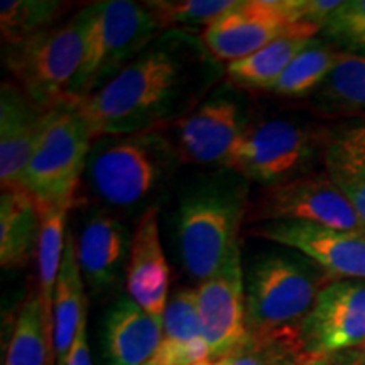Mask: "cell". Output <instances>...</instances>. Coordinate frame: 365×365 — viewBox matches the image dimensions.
<instances>
[{
    "instance_id": "6da1fadb",
    "label": "cell",
    "mask_w": 365,
    "mask_h": 365,
    "mask_svg": "<svg viewBox=\"0 0 365 365\" xmlns=\"http://www.w3.org/2000/svg\"><path fill=\"white\" fill-rule=\"evenodd\" d=\"M227 80V66L205 46L202 34L166 29L112 81L78 100L91 139L164 132Z\"/></svg>"
},
{
    "instance_id": "7a4b0ae2",
    "label": "cell",
    "mask_w": 365,
    "mask_h": 365,
    "mask_svg": "<svg viewBox=\"0 0 365 365\" xmlns=\"http://www.w3.org/2000/svg\"><path fill=\"white\" fill-rule=\"evenodd\" d=\"M182 166L185 161L166 132L97 137L91 143L76 200L118 220H140L170 196Z\"/></svg>"
},
{
    "instance_id": "3957f363",
    "label": "cell",
    "mask_w": 365,
    "mask_h": 365,
    "mask_svg": "<svg viewBox=\"0 0 365 365\" xmlns=\"http://www.w3.org/2000/svg\"><path fill=\"white\" fill-rule=\"evenodd\" d=\"M250 200V182L223 166L181 186L173 222L178 259L190 279H210L239 247Z\"/></svg>"
},
{
    "instance_id": "277c9868",
    "label": "cell",
    "mask_w": 365,
    "mask_h": 365,
    "mask_svg": "<svg viewBox=\"0 0 365 365\" xmlns=\"http://www.w3.org/2000/svg\"><path fill=\"white\" fill-rule=\"evenodd\" d=\"M330 281L325 269L293 249L257 255L245 271L249 341L303 349L301 325Z\"/></svg>"
},
{
    "instance_id": "5b68a950",
    "label": "cell",
    "mask_w": 365,
    "mask_h": 365,
    "mask_svg": "<svg viewBox=\"0 0 365 365\" xmlns=\"http://www.w3.org/2000/svg\"><path fill=\"white\" fill-rule=\"evenodd\" d=\"M325 127L298 117H254L223 168L262 188L314 171L322 163Z\"/></svg>"
},
{
    "instance_id": "8992f818",
    "label": "cell",
    "mask_w": 365,
    "mask_h": 365,
    "mask_svg": "<svg viewBox=\"0 0 365 365\" xmlns=\"http://www.w3.org/2000/svg\"><path fill=\"white\" fill-rule=\"evenodd\" d=\"M161 33L163 27L145 2H95L85 56L68 98L78 102L103 88Z\"/></svg>"
},
{
    "instance_id": "52a82bcc",
    "label": "cell",
    "mask_w": 365,
    "mask_h": 365,
    "mask_svg": "<svg viewBox=\"0 0 365 365\" xmlns=\"http://www.w3.org/2000/svg\"><path fill=\"white\" fill-rule=\"evenodd\" d=\"M91 143L90 127L76 102L66 100L51 107L21 182L41 212L75 207Z\"/></svg>"
},
{
    "instance_id": "ba28073f",
    "label": "cell",
    "mask_w": 365,
    "mask_h": 365,
    "mask_svg": "<svg viewBox=\"0 0 365 365\" xmlns=\"http://www.w3.org/2000/svg\"><path fill=\"white\" fill-rule=\"evenodd\" d=\"M91 16L93 4H88L63 26L7 46L4 63L12 80L41 107L51 108L70 100L68 93L85 56Z\"/></svg>"
},
{
    "instance_id": "9c48e42d",
    "label": "cell",
    "mask_w": 365,
    "mask_h": 365,
    "mask_svg": "<svg viewBox=\"0 0 365 365\" xmlns=\"http://www.w3.org/2000/svg\"><path fill=\"white\" fill-rule=\"evenodd\" d=\"M252 118L249 95L225 80L196 110L164 132L185 164L222 168Z\"/></svg>"
},
{
    "instance_id": "30bf717a",
    "label": "cell",
    "mask_w": 365,
    "mask_h": 365,
    "mask_svg": "<svg viewBox=\"0 0 365 365\" xmlns=\"http://www.w3.org/2000/svg\"><path fill=\"white\" fill-rule=\"evenodd\" d=\"M266 222H303L365 232L362 218L323 170L259 191L250 200L245 223Z\"/></svg>"
},
{
    "instance_id": "8fae6325",
    "label": "cell",
    "mask_w": 365,
    "mask_h": 365,
    "mask_svg": "<svg viewBox=\"0 0 365 365\" xmlns=\"http://www.w3.org/2000/svg\"><path fill=\"white\" fill-rule=\"evenodd\" d=\"M318 27L294 24L293 0H244L202 33L208 51L220 63H234L286 36L313 39Z\"/></svg>"
},
{
    "instance_id": "7c38bea8",
    "label": "cell",
    "mask_w": 365,
    "mask_h": 365,
    "mask_svg": "<svg viewBox=\"0 0 365 365\" xmlns=\"http://www.w3.org/2000/svg\"><path fill=\"white\" fill-rule=\"evenodd\" d=\"M299 333L308 355L364 349L365 281L333 279L328 282L319 291Z\"/></svg>"
},
{
    "instance_id": "4fadbf2b",
    "label": "cell",
    "mask_w": 365,
    "mask_h": 365,
    "mask_svg": "<svg viewBox=\"0 0 365 365\" xmlns=\"http://www.w3.org/2000/svg\"><path fill=\"white\" fill-rule=\"evenodd\" d=\"M247 232L249 235L307 255L333 279L365 281V232L303 222L257 223Z\"/></svg>"
},
{
    "instance_id": "5bb4252c",
    "label": "cell",
    "mask_w": 365,
    "mask_h": 365,
    "mask_svg": "<svg viewBox=\"0 0 365 365\" xmlns=\"http://www.w3.org/2000/svg\"><path fill=\"white\" fill-rule=\"evenodd\" d=\"M200 318L210 346V360L244 349L249 341L245 309V271L240 245L217 274L196 289Z\"/></svg>"
},
{
    "instance_id": "9a60e30c",
    "label": "cell",
    "mask_w": 365,
    "mask_h": 365,
    "mask_svg": "<svg viewBox=\"0 0 365 365\" xmlns=\"http://www.w3.org/2000/svg\"><path fill=\"white\" fill-rule=\"evenodd\" d=\"M132 237L117 217L93 208L76 239V257L85 287L95 298L118 291L127 277Z\"/></svg>"
},
{
    "instance_id": "2e32d148",
    "label": "cell",
    "mask_w": 365,
    "mask_h": 365,
    "mask_svg": "<svg viewBox=\"0 0 365 365\" xmlns=\"http://www.w3.org/2000/svg\"><path fill=\"white\" fill-rule=\"evenodd\" d=\"M51 108L41 107L14 80L0 90V182L2 190L21 188Z\"/></svg>"
},
{
    "instance_id": "e0dca14e",
    "label": "cell",
    "mask_w": 365,
    "mask_h": 365,
    "mask_svg": "<svg viewBox=\"0 0 365 365\" xmlns=\"http://www.w3.org/2000/svg\"><path fill=\"white\" fill-rule=\"evenodd\" d=\"M125 287L140 308L163 318L170 293V264L159 234V208L137 222L127 266Z\"/></svg>"
},
{
    "instance_id": "ac0fdd59",
    "label": "cell",
    "mask_w": 365,
    "mask_h": 365,
    "mask_svg": "<svg viewBox=\"0 0 365 365\" xmlns=\"http://www.w3.org/2000/svg\"><path fill=\"white\" fill-rule=\"evenodd\" d=\"M163 318L122 296L105 314L103 365H148L163 341Z\"/></svg>"
},
{
    "instance_id": "d6986e66",
    "label": "cell",
    "mask_w": 365,
    "mask_h": 365,
    "mask_svg": "<svg viewBox=\"0 0 365 365\" xmlns=\"http://www.w3.org/2000/svg\"><path fill=\"white\" fill-rule=\"evenodd\" d=\"M322 166L365 223V118L325 127Z\"/></svg>"
},
{
    "instance_id": "ffe728a7",
    "label": "cell",
    "mask_w": 365,
    "mask_h": 365,
    "mask_svg": "<svg viewBox=\"0 0 365 365\" xmlns=\"http://www.w3.org/2000/svg\"><path fill=\"white\" fill-rule=\"evenodd\" d=\"M163 341L150 360L153 364L198 365L212 359L200 318L196 289L180 287L171 294L163 314Z\"/></svg>"
},
{
    "instance_id": "44dd1931",
    "label": "cell",
    "mask_w": 365,
    "mask_h": 365,
    "mask_svg": "<svg viewBox=\"0 0 365 365\" xmlns=\"http://www.w3.org/2000/svg\"><path fill=\"white\" fill-rule=\"evenodd\" d=\"M88 313V296L76 257V239L68 232L53 299V346L56 365H65L80 323Z\"/></svg>"
},
{
    "instance_id": "7402d4cb",
    "label": "cell",
    "mask_w": 365,
    "mask_h": 365,
    "mask_svg": "<svg viewBox=\"0 0 365 365\" xmlns=\"http://www.w3.org/2000/svg\"><path fill=\"white\" fill-rule=\"evenodd\" d=\"M43 212L22 188L2 190L0 196V264L17 269L38 255Z\"/></svg>"
},
{
    "instance_id": "603a6c76",
    "label": "cell",
    "mask_w": 365,
    "mask_h": 365,
    "mask_svg": "<svg viewBox=\"0 0 365 365\" xmlns=\"http://www.w3.org/2000/svg\"><path fill=\"white\" fill-rule=\"evenodd\" d=\"M307 105L319 117L365 118V58L344 54Z\"/></svg>"
},
{
    "instance_id": "cb8c5ba5",
    "label": "cell",
    "mask_w": 365,
    "mask_h": 365,
    "mask_svg": "<svg viewBox=\"0 0 365 365\" xmlns=\"http://www.w3.org/2000/svg\"><path fill=\"white\" fill-rule=\"evenodd\" d=\"M309 41L304 36H286L247 58L228 63L227 81L240 90L269 91Z\"/></svg>"
},
{
    "instance_id": "d4e9b609",
    "label": "cell",
    "mask_w": 365,
    "mask_h": 365,
    "mask_svg": "<svg viewBox=\"0 0 365 365\" xmlns=\"http://www.w3.org/2000/svg\"><path fill=\"white\" fill-rule=\"evenodd\" d=\"M53 330L46 325L39 293H29L14 325L4 365H51Z\"/></svg>"
},
{
    "instance_id": "484cf974",
    "label": "cell",
    "mask_w": 365,
    "mask_h": 365,
    "mask_svg": "<svg viewBox=\"0 0 365 365\" xmlns=\"http://www.w3.org/2000/svg\"><path fill=\"white\" fill-rule=\"evenodd\" d=\"M344 54L325 39L313 38L269 91L279 97L308 98L339 65Z\"/></svg>"
},
{
    "instance_id": "4316f807",
    "label": "cell",
    "mask_w": 365,
    "mask_h": 365,
    "mask_svg": "<svg viewBox=\"0 0 365 365\" xmlns=\"http://www.w3.org/2000/svg\"><path fill=\"white\" fill-rule=\"evenodd\" d=\"M73 205L49 208L43 212V227H41L38 245V277L39 298L43 303L46 325L53 330V299L54 289L61 267L63 254L66 247V222Z\"/></svg>"
},
{
    "instance_id": "83f0119b",
    "label": "cell",
    "mask_w": 365,
    "mask_h": 365,
    "mask_svg": "<svg viewBox=\"0 0 365 365\" xmlns=\"http://www.w3.org/2000/svg\"><path fill=\"white\" fill-rule=\"evenodd\" d=\"M63 11L53 0H2L0 31L7 46H16L49 29Z\"/></svg>"
},
{
    "instance_id": "f1b7e54d",
    "label": "cell",
    "mask_w": 365,
    "mask_h": 365,
    "mask_svg": "<svg viewBox=\"0 0 365 365\" xmlns=\"http://www.w3.org/2000/svg\"><path fill=\"white\" fill-rule=\"evenodd\" d=\"M145 6L154 14L163 31L182 29L202 33L223 14L237 6L235 0H149Z\"/></svg>"
},
{
    "instance_id": "f546056e",
    "label": "cell",
    "mask_w": 365,
    "mask_h": 365,
    "mask_svg": "<svg viewBox=\"0 0 365 365\" xmlns=\"http://www.w3.org/2000/svg\"><path fill=\"white\" fill-rule=\"evenodd\" d=\"M319 34L341 53L365 58V0L341 2Z\"/></svg>"
},
{
    "instance_id": "4dcf8cb0",
    "label": "cell",
    "mask_w": 365,
    "mask_h": 365,
    "mask_svg": "<svg viewBox=\"0 0 365 365\" xmlns=\"http://www.w3.org/2000/svg\"><path fill=\"white\" fill-rule=\"evenodd\" d=\"M308 354L301 346L247 341L244 349L198 365H299Z\"/></svg>"
},
{
    "instance_id": "1f68e13d",
    "label": "cell",
    "mask_w": 365,
    "mask_h": 365,
    "mask_svg": "<svg viewBox=\"0 0 365 365\" xmlns=\"http://www.w3.org/2000/svg\"><path fill=\"white\" fill-rule=\"evenodd\" d=\"M299 365H365V350L352 349L335 354L308 355Z\"/></svg>"
},
{
    "instance_id": "d6a6232c",
    "label": "cell",
    "mask_w": 365,
    "mask_h": 365,
    "mask_svg": "<svg viewBox=\"0 0 365 365\" xmlns=\"http://www.w3.org/2000/svg\"><path fill=\"white\" fill-rule=\"evenodd\" d=\"M65 365H93L88 345V313L81 319L78 333H76Z\"/></svg>"
},
{
    "instance_id": "836d02e7",
    "label": "cell",
    "mask_w": 365,
    "mask_h": 365,
    "mask_svg": "<svg viewBox=\"0 0 365 365\" xmlns=\"http://www.w3.org/2000/svg\"><path fill=\"white\" fill-rule=\"evenodd\" d=\"M148 365H159V364H153V362H149Z\"/></svg>"
},
{
    "instance_id": "e575fe53",
    "label": "cell",
    "mask_w": 365,
    "mask_h": 365,
    "mask_svg": "<svg viewBox=\"0 0 365 365\" xmlns=\"http://www.w3.org/2000/svg\"><path fill=\"white\" fill-rule=\"evenodd\" d=\"M364 350H365V345H364Z\"/></svg>"
}]
</instances>
